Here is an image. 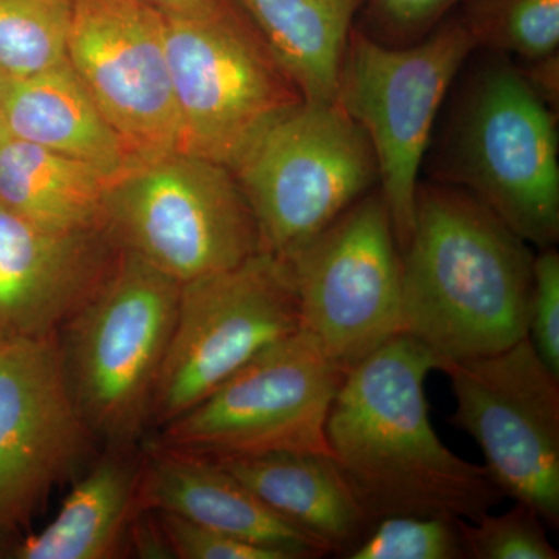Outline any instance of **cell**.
<instances>
[{"label": "cell", "mask_w": 559, "mask_h": 559, "mask_svg": "<svg viewBox=\"0 0 559 559\" xmlns=\"http://www.w3.org/2000/svg\"><path fill=\"white\" fill-rule=\"evenodd\" d=\"M180 283L124 252L68 323L62 349L73 395L91 432L114 443L148 423L170 345Z\"/></svg>", "instance_id": "7"}, {"label": "cell", "mask_w": 559, "mask_h": 559, "mask_svg": "<svg viewBox=\"0 0 559 559\" xmlns=\"http://www.w3.org/2000/svg\"><path fill=\"white\" fill-rule=\"evenodd\" d=\"M477 46L457 10L409 46H388L358 27L348 36L336 102L362 128L400 252L415 223L419 170L441 105Z\"/></svg>", "instance_id": "4"}, {"label": "cell", "mask_w": 559, "mask_h": 559, "mask_svg": "<svg viewBox=\"0 0 559 559\" xmlns=\"http://www.w3.org/2000/svg\"><path fill=\"white\" fill-rule=\"evenodd\" d=\"M105 230L180 285L229 271L261 249L234 173L186 153L142 162L110 183Z\"/></svg>", "instance_id": "6"}, {"label": "cell", "mask_w": 559, "mask_h": 559, "mask_svg": "<svg viewBox=\"0 0 559 559\" xmlns=\"http://www.w3.org/2000/svg\"><path fill=\"white\" fill-rule=\"evenodd\" d=\"M440 362L396 334L345 373L326 418L331 459L370 521L474 522L506 498L485 466L460 459L430 425L425 381Z\"/></svg>", "instance_id": "1"}, {"label": "cell", "mask_w": 559, "mask_h": 559, "mask_svg": "<svg viewBox=\"0 0 559 559\" xmlns=\"http://www.w3.org/2000/svg\"><path fill=\"white\" fill-rule=\"evenodd\" d=\"M0 134H2V127H0Z\"/></svg>", "instance_id": "32"}, {"label": "cell", "mask_w": 559, "mask_h": 559, "mask_svg": "<svg viewBox=\"0 0 559 559\" xmlns=\"http://www.w3.org/2000/svg\"><path fill=\"white\" fill-rule=\"evenodd\" d=\"M10 533L11 530L2 527V525H0V557H5V554H9V551L13 554V549H10L9 544Z\"/></svg>", "instance_id": "31"}, {"label": "cell", "mask_w": 559, "mask_h": 559, "mask_svg": "<svg viewBox=\"0 0 559 559\" xmlns=\"http://www.w3.org/2000/svg\"><path fill=\"white\" fill-rule=\"evenodd\" d=\"M533 261L528 242L465 190L419 183L401 252L400 333L439 370L518 344L528 337Z\"/></svg>", "instance_id": "2"}, {"label": "cell", "mask_w": 559, "mask_h": 559, "mask_svg": "<svg viewBox=\"0 0 559 559\" xmlns=\"http://www.w3.org/2000/svg\"><path fill=\"white\" fill-rule=\"evenodd\" d=\"M528 340L559 377V253L555 248L540 249L533 261Z\"/></svg>", "instance_id": "28"}, {"label": "cell", "mask_w": 559, "mask_h": 559, "mask_svg": "<svg viewBox=\"0 0 559 559\" xmlns=\"http://www.w3.org/2000/svg\"><path fill=\"white\" fill-rule=\"evenodd\" d=\"M524 68L520 66L522 72L525 73L530 84L535 87L536 92L544 98V102L551 109L558 108L559 95V53L544 58V60L524 62Z\"/></svg>", "instance_id": "30"}, {"label": "cell", "mask_w": 559, "mask_h": 559, "mask_svg": "<svg viewBox=\"0 0 559 559\" xmlns=\"http://www.w3.org/2000/svg\"><path fill=\"white\" fill-rule=\"evenodd\" d=\"M546 528L539 514L522 502L498 516L489 511L477 521H462L466 559H558Z\"/></svg>", "instance_id": "25"}, {"label": "cell", "mask_w": 559, "mask_h": 559, "mask_svg": "<svg viewBox=\"0 0 559 559\" xmlns=\"http://www.w3.org/2000/svg\"><path fill=\"white\" fill-rule=\"evenodd\" d=\"M91 429L57 337L0 345V525L24 524L72 473Z\"/></svg>", "instance_id": "14"}, {"label": "cell", "mask_w": 559, "mask_h": 559, "mask_svg": "<svg viewBox=\"0 0 559 559\" xmlns=\"http://www.w3.org/2000/svg\"><path fill=\"white\" fill-rule=\"evenodd\" d=\"M259 226L261 249L288 259L380 186L362 128L337 102L283 112L231 167Z\"/></svg>", "instance_id": "5"}, {"label": "cell", "mask_w": 559, "mask_h": 559, "mask_svg": "<svg viewBox=\"0 0 559 559\" xmlns=\"http://www.w3.org/2000/svg\"><path fill=\"white\" fill-rule=\"evenodd\" d=\"M72 0H0V72L32 75L68 60Z\"/></svg>", "instance_id": "23"}, {"label": "cell", "mask_w": 559, "mask_h": 559, "mask_svg": "<svg viewBox=\"0 0 559 559\" xmlns=\"http://www.w3.org/2000/svg\"><path fill=\"white\" fill-rule=\"evenodd\" d=\"M465 0H366L359 31L388 46H409L428 36Z\"/></svg>", "instance_id": "26"}, {"label": "cell", "mask_w": 559, "mask_h": 559, "mask_svg": "<svg viewBox=\"0 0 559 559\" xmlns=\"http://www.w3.org/2000/svg\"><path fill=\"white\" fill-rule=\"evenodd\" d=\"M112 182L86 162L0 134V204L44 229L106 231Z\"/></svg>", "instance_id": "20"}, {"label": "cell", "mask_w": 559, "mask_h": 559, "mask_svg": "<svg viewBox=\"0 0 559 559\" xmlns=\"http://www.w3.org/2000/svg\"><path fill=\"white\" fill-rule=\"evenodd\" d=\"M140 468L130 459H103L69 492L57 518L17 544V559H108L119 554L139 509Z\"/></svg>", "instance_id": "21"}, {"label": "cell", "mask_w": 559, "mask_h": 559, "mask_svg": "<svg viewBox=\"0 0 559 559\" xmlns=\"http://www.w3.org/2000/svg\"><path fill=\"white\" fill-rule=\"evenodd\" d=\"M462 521L414 514L384 518L347 559H466Z\"/></svg>", "instance_id": "24"}, {"label": "cell", "mask_w": 559, "mask_h": 559, "mask_svg": "<svg viewBox=\"0 0 559 559\" xmlns=\"http://www.w3.org/2000/svg\"><path fill=\"white\" fill-rule=\"evenodd\" d=\"M301 330L349 370L400 334L401 252L384 198L373 190L282 260Z\"/></svg>", "instance_id": "10"}, {"label": "cell", "mask_w": 559, "mask_h": 559, "mask_svg": "<svg viewBox=\"0 0 559 559\" xmlns=\"http://www.w3.org/2000/svg\"><path fill=\"white\" fill-rule=\"evenodd\" d=\"M167 551L179 559H289L283 551L202 527L175 514L157 513Z\"/></svg>", "instance_id": "27"}, {"label": "cell", "mask_w": 559, "mask_h": 559, "mask_svg": "<svg viewBox=\"0 0 559 559\" xmlns=\"http://www.w3.org/2000/svg\"><path fill=\"white\" fill-rule=\"evenodd\" d=\"M180 153L234 167L252 140L304 102L246 20L164 16Z\"/></svg>", "instance_id": "11"}, {"label": "cell", "mask_w": 559, "mask_h": 559, "mask_svg": "<svg viewBox=\"0 0 559 559\" xmlns=\"http://www.w3.org/2000/svg\"><path fill=\"white\" fill-rule=\"evenodd\" d=\"M452 106L436 182L457 187L535 248L559 240L557 110L507 55L484 50Z\"/></svg>", "instance_id": "3"}, {"label": "cell", "mask_w": 559, "mask_h": 559, "mask_svg": "<svg viewBox=\"0 0 559 559\" xmlns=\"http://www.w3.org/2000/svg\"><path fill=\"white\" fill-rule=\"evenodd\" d=\"M441 371L457 403L450 421L479 444L489 479L559 528V377L528 337Z\"/></svg>", "instance_id": "12"}, {"label": "cell", "mask_w": 559, "mask_h": 559, "mask_svg": "<svg viewBox=\"0 0 559 559\" xmlns=\"http://www.w3.org/2000/svg\"><path fill=\"white\" fill-rule=\"evenodd\" d=\"M3 134L86 162L117 180L138 167L68 60L32 75L0 72Z\"/></svg>", "instance_id": "17"}, {"label": "cell", "mask_w": 559, "mask_h": 559, "mask_svg": "<svg viewBox=\"0 0 559 559\" xmlns=\"http://www.w3.org/2000/svg\"><path fill=\"white\" fill-rule=\"evenodd\" d=\"M66 55L140 164L180 153L160 11L145 0H72Z\"/></svg>", "instance_id": "13"}, {"label": "cell", "mask_w": 559, "mask_h": 559, "mask_svg": "<svg viewBox=\"0 0 559 559\" xmlns=\"http://www.w3.org/2000/svg\"><path fill=\"white\" fill-rule=\"evenodd\" d=\"M210 462L318 539L330 555L348 558L374 527L329 454L272 452Z\"/></svg>", "instance_id": "18"}, {"label": "cell", "mask_w": 559, "mask_h": 559, "mask_svg": "<svg viewBox=\"0 0 559 559\" xmlns=\"http://www.w3.org/2000/svg\"><path fill=\"white\" fill-rule=\"evenodd\" d=\"M139 509L168 513L227 535L283 551L289 559L323 558L330 551L283 520L215 462L186 452H154L140 469Z\"/></svg>", "instance_id": "16"}, {"label": "cell", "mask_w": 559, "mask_h": 559, "mask_svg": "<svg viewBox=\"0 0 559 559\" xmlns=\"http://www.w3.org/2000/svg\"><path fill=\"white\" fill-rule=\"evenodd\" d=\"M106 235L44 229L0 204V345L66 329L112 267Z\"/></svg>", "instance_id": "15"}, {"label": "cell", "mask_w": 559, "mask_h": 559, "mask_svg": "<svg viewBox=\"0 0 559 559\" xmlns=\"http://www.w3.org/2000/svg\"><path fill=\"white\" fill-rule=\"evenodd\" d=\"M305 100L336 102L348 36L366 0H234Z\"/></svg>", "instance_id": "19"}, {"label": "cell", "mask_w": 559, "mask_h": 559, "mask_svg": "<svg viewBox=\"0 0 559 559\" xmlns=\"http://www.w3.org/2000/svg\"><path fill=\"white\" fill-rule=\"evenodd\" d=\"M299 330L288 270L271 253L183 283L148 423L165 426L186 414L263 349Z\"/></svg>", "instance_id": "9"}, {"label": "cell", "mask_w": 559, "mask_h": 559, "mask_svg": "<svg viewBox=\"0 0 559 559\" xmlns=\"http://www.w3.org/2000/svg\"><path fill=\"white\" fill-rule=\"evenodd\" d=\"M345 373L299 330L167 423L156 448L207 460L272 452L330 455L326 418Z\"/></svg>", "instance_id": "8"}, {"label": "cell", "mask_w": 559, "mask_h": 559, "mask_svg": "<svg viewBox=\"0 0 559 559\" xmlns=\"http://www.w3.org/2000/svg\"><path fill=\"white\" fill-rule=\"evenodd\" d=\"M457 13L477 50L522 62L559 53V0H465Z\"/></svg>", "instance_id": "22"}, {"label": "cell", "mask_w": 559, "mask_h": 559, "mask_svg": "<svg viewBox=\"0 0 559 559\" xmlns=\"http://www.w3.org/2000/svg\"><path fill=\"white\" fill-rule=\"evenodd\" d=\"M164 16L182 20H246L230 0H145Z\"/></svg>", "instance_id": "29"}]
</instances>
